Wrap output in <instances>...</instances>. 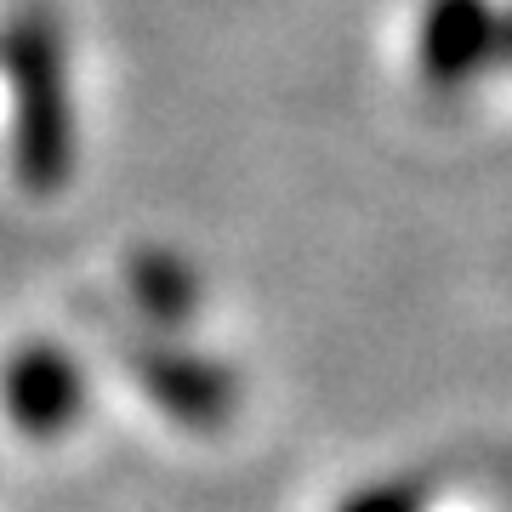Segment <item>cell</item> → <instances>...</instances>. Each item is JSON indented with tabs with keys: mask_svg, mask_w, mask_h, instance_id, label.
Returning <instances> with one entry per match:
<instances>
[{
	"mask_svg": "<svg viewBox=\"0 0 512 512\" xmlns=\"http://www.w3.org/2000/svg\"><path fill=\"white\" fill-rule=\"evenodd\" d=\"M501 63V6L495 0H427L416 29V74L427 92H461Z\"/></svg>",
	"mask_w": 512,
	"mask_h": 512,
	"instance_id": "3",
	"label": "cell"
},
{
	"mask_svg": "<svg viewBox=\"0 0 512 512\" xmlns=\"http://www.w3.org/2000/svg\"><path fill=\"white\" fill-rule=\"evenodd\" d=\"M501 69H512V6H501Z\"/></svg>",
	"mask_w": 512,
	"mask_h": 512,
	"instance_id": "7",
	"label": "cell"
},
{
	"mask_svg": "<svg viewBox=\"0 0 512 512\" xmlns=\"http://www.w3.org/2000/svg\"><path fill=\"white\" fill-rule=\"evenodd\" d=\"M126 285H131V302L154 319V325L177 330L200 313V274L194 262L165 245H143V251L126 262Z\"/></svg>",
	"mask_w": 512,
	"mask_h": 512,
	"instance_id": "5",
	"label": "cell"
},
{
	"mask_svg": "<svg viewBox=\"0 0 512 512\" xmlns=\"http://www.w3.org/2000/svg\"><path fill=\"white\" fill-rule=\"evenodd\" d=\"M0 69L12 86V165L40 200L63 194L74 171L69 40L52 6H18L0 29Z\"/></svg>",
	"mask_w": 512,
	"mask_h": 512,
	"instance_id": "1",
	"label": "cell"
},
{
	"mask_svg": "<svg viewBox=\"0 0 512 512\" xmlns=\"http://www.w3.org/2000/svg\"><path fill=\"white\" fill-rule=\"evenodd\" d=\"M433 507V478L427 473H393L376 478L365 490H353L336 512H427Z\"/></svg>",
	"mask_w": 512,
	"mask_h": 512,
	"instance_id": "6",
	"label": "cell"
},
{
	"mask_svg": "<svg viewBox=\"0 0 512 512\" xmlns=\"http://www.w3.org/2000/svg\"><path fill=\"white\" fill-rule=\"evenodd\" d=\"M0 399H6V416L18 421L29 439H63L74 421L86 416V376L63 348L29 342L0 370Z\"/></svg>",
	"mask_w": 512,
	"mask_h": 512,
	"instance_id": "4",
	"label": "cell"
},
{
	"mask_svg": "<svg viewBox=\"0 0 512 512\" xmlns=\"http://www.w3.org/2000/svg\"><path fill=\"white\" fill-rule=\"evenodd\" d=\"M131 376L188 433H222L239 410V376L217 359L183 348V342H137Z\"/></svg>",
	"mask_w": 512,
	"mask_h": 512,
	"instance_id": "2",
	"label": "cell"
}]
</instances>
